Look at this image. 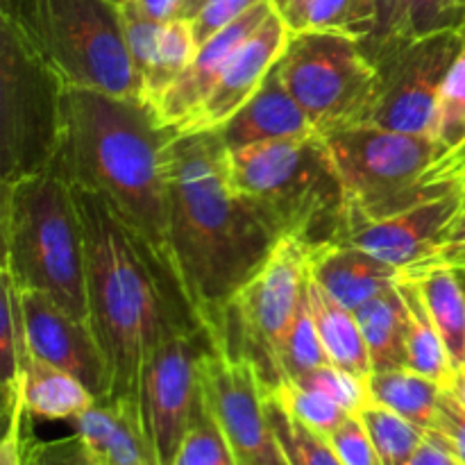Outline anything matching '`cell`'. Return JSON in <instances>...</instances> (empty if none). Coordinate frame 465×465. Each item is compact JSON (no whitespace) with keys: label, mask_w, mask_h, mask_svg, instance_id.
<instances>
[{"label":"cell","mask_w":465,"mask_h":465,"mask_svg":"<svg viewBox=\"0 0 465 465\" xmlns=\"http://www.w3.org/2000/svg\"><path fill=\"white\" fill-rule=\"evenodd\" d=\"M73 193L84 232L89 322L107 359L109 400L139 411L141 372L150 354L207 321L171 257L118 221L94 193Z\"/></svg>","instance_id":"obj_1"},{"label":"cell","mask_w":465,"mask_h":465,"mask_svg":"<svg viewBox=\"0 0 465 465\" xmlns=\"http://www.w3.org/2000/svg\"><path fill=\"white\" fill-rule=\"evenodd\" d=\"M168 243L191 302L216 325L236 291L263 266L277 236L236 193L218 132L168 145Z\"/></svg>","instance_id":"obj_2"},{"label":"cell","mask_w":465,"mask_h":465,"mask_svg":"<svg viewBox=\"0 0 465 465\" xmlns=\"http://www.w3.org/2000/svg\"><path fill=\"white\" fill-rule=\"evenodd\" d=\"M175 134L143 100L66 89L50 171L103 200L118 221L173 259L166 163Z\"/></svg>","instance_id":"obj_3"},{"label":"cell","mask_w":465,"mask_h":465,"mask_svg":"<svg viewBox=\"0 0 465 465\" xmlns=\"http://www.w3.org/2000/svg\"><path fill=\"white\" fill-rule=\"evenodd\" d=\"M3 268L18 291H39L71 316L89 321L80 209L53 171L0 182Z\"/></svg>","instance_id":"obj_4"},{"label":"cell","mask_w":465,"mask_h":465,"mask_svg":"<svg viewBox=\"0 0 465 465\" xmlns=\"http://www.w3.org/2000/svg\"><path fill=\"white\" fill-rule=\"evenodd\" d=\"M227 173L277 239L298 236L318 245L339 234L345 193L325 136L227 150Z\"/></svg>","instance_id":"obj_5"},{"label":"cell","mask_w":465,"mask_h":465,"mask_svg":"<svg viewBox=\"0 0 465 465\" xmlns=\"http://www.w3.org/2000/svg\"><path fill=\"white\" fill-rule=\"evenodd\" d=\"M0 21L14 27L66 89L141 100L121 5L112 0H0Z\"/></svg>","instance_id":"obj_6"},{"label":"cell","mask_w":465,"mask_h":465,"mask_svg":"<svg viewBox=\"0 0 465 465\" xmlns=\"http://www.w3.org/2000/svg\"><path fill=\"white\" fill-rule=\"evenodd\" d=\"M312 243L282 236L263 266L241 286L212 327L218 348L248 361L263 391L284 381L282 350L309 282Z\"/></svg>","instance_id":"obj_7"},{"label":"cell","mask_w":465,"mask_h":465,"mask_svg":"<svg viewBox=\"0 0 465 465\" xmlns=\"http://www.w3.org/2000/svg\"><path fill=\"white\" fill-rule=\"evenodd\" d=\"M331 163L345 193V207L368 218L389 216L459 180H430L439 163V145L430 134L357 125L325 136Z\"/></svg>","instance_id":"obj_8"},{"label":"cell","mask_w":465,"mask_h":465,"mask_svg":"<svg viewBox=\"0 0 465 465\" xmlns=\"http://www.w3.org/2000/svg\"><path fill=\"white\" fill-rule=\"evenodd\" d=\"M277 71L321 136L366 125L371 118L380 77L354 36L291 32Z\"/></svg>","instance_id":"obj_9"},{"label":"cell","mask_w":465,"mask_h":465,"mask_svg":"<svg viewBox=\"0 0 465 465\" xmlns=\"http://www.w3.org/2000/svg\"><path fill=\"white\" fill-rule=\"evenodd\" d=\"M66 86L0 21V182L53 168Z\"/></svg>","instance_id":"obj_10"},{"label":"cell","mask_w":465,"mask_h":465,"mask_svg":"<svg viewBox=\"0 0 465 465\" xmlns=\"http://www.w3.org/2000/svg\"><path fill=\"white\" fill-rule=\"evenodd\" d=\"M216 348L212 327L163 341L141 372L139 418L154 465H173L182 440L204 407L203 361Z\"/></svg>","instance_id":"obj_11"},{"label":"cell","mask_w":465,"mask_h":465,"mask_svg":"<svg viewBox=\"0 0 465 465\" xmlns=\"http://www.w3.org/2000/svg\"><path fill=\"white\" fill-rule=\"evenodd\" d=\"M463 44L465 32L445 30L372 50L368 57L375 62L380 84L366 125L431 136L440 89Z\"/></svg>","instance_id":"obj_12"},{"label":"cell","mask_w":465,"mask_h":465,"mask_svg":"<svg viewBox=\"0 0 465 465\" xmlns=\"http://www.w3.org/2000/svg\"><path fill=\"white\" fill-rule=\"evenodd\" d=\"M203 395L239 465H289L266 411V393L248 361L216 348L203 361Z\"/></svg>","instance_id":"obj_13"},{"label":"cell","mask_w":465,"mask_h":465,"mask_svg":"<svg viewBox=\"0 0 465 465\" xmlns=\"http://www.w3.org/2000/svg\"><path fill=\"white\" fill-rule=\"evenodd\" d=\"M463 191L465 175H459L443 193L389 216L368 218L345 207L339 234L330 243L354 245L404 272L443 245L445 232L463 200Z\"/></svg>","instance_id":"obj_14"},{"label":"cell","mask_w":465,"mask_h":465,"mask_svg":"<svg viewBox=\"0 0 465 465\" xmlns=\"http://www.w3.org/2000/svg\"><path fill=\"white\" fill-rule=\"evenodd\" d=\"M27 348L41 361L71 372L104 402L112 393L107 359L89 321L71 316L39 291H21Z\"/></svg>","instance_id":"obj_15"},{"label":"cell","mask_w":465,"mask_h":465,"mask_svg":"<svg viewBox=\"0 0 465 465\" xmlns=\"http://www.w3.org/2000/svg\"><path fill=\"white\" fill-rule=\"evenodd\" d=\"M291 30L277 12H272L243 44L218 75L204 103L177 130V134L216 132L262 89L268 73L277 66L289 44Z\"/></svg>","instance_id":"obj_16"},{"label":"cell","mask_w":465,"mask_h":465,"mask_svg":"<svg viewBox=\"0 0 465 465\" xmlns=\"http://www.w3.org/2000/svg\"><path fill=\"white\" fill-rule=\"evenodd\" d=\"M275 12L271 0H263L257 7L250 9L248 14L234 21L232 25H227L225 30H221L218 35H213L212 39L204 41L203 45H198V53H195L193 62L184 68V71L177 75V80L154 100L153 109L157 114V118L162 121V125L173 127V130H180L186 121L195 114V109L204 103V98L209 95L212 86L216 84L218 75L225 68V64L230 62L232 54L236 53L241 44L266 21L271 14Z\"/></svg>","instance_id":"obj_17"},{"label":"cell","mask_w":465,"mask_h":465,"mask_svg":"<svg viewBox=\"0 0 465 465\" xmlns=\"http://www.w3.org/2000/svg\"><path fill=\"white\" fill-rule=\"evenodd\" d=\"M216 132L227 150L318 134L312 118L284 86L277 66L268 73L262 89Z\"/></svg>","instance_id":"obj_18"},{"label":"cell","mask_w":465,"mask_h":465,"mask_svg":"<svg viewBox=\"0 0 465 465\" xmlns=\"http://www.w3.org/2000/svg\"><path fill=\"white\" fill-rule=\"evenodd\" d=\"M309 275L350 312H357L377 295L395 289L402 280V271L345 243L313 245Z\"/></svg>","instance_id":"obj_19"},{"label":"cell","mask_w":465,"mask_h":465,"mask_svg":"<svg viewBox=\"0 0 465 465\" xmlns=\"http://www.w3.org/2000/svg\"><path fill=\"white\" fill-rule=\"evenodd\" d=\"M73 425L103 465H154L139 411L127 404L94 402Z\"/></svg>","instance_id":"obj_20"},{"label":"cell","mask_w":465,"mask_h":465,"mask_svg":"<svg viewBox=\"0 0 465 465\" xmlns=\"http://www.w3.org/2000/svg\"><path fill=\"white\" fill-rule=\"evenodd\" d=\"M307 302L330 363L368 380L372 366L354 312L336 302L318 282L312 280V275L307 282Z\"/></svg>","instance_id":"obj_21"},{"label":"cell","mask_w":465,"mask_h":465,"mask_svg":"<svg viewBox=\"0 0 465 465\" xmlns=\"http://www.w3.org/2000/svg\"><path fill=\"white\" fill-rule=\"evenodd\" d=\"M23 402L32 418L73 422L95 398L71 372L41 361L27 350L23 361Z\"/></svg>","instance_id":"obj_22"},{"label":"cell","mask_w":465,"mask_h":465,"mask_svg":"<svg viewBox=\"0 0 465 465\" xmlns=\"http://www.w3.org/2000/svg\"><path fill=\"white\" fill-rule=\"evenodd\" d=\"M402 275L420 289L454 371L465 366V289L459 272L448 266H416Z\"/></svg>","instance_id":"obj_23"},{"label":"cell","mask_w":465,"mask_h":465,"mask_svg":"<svg viewBox=\"0 0 465 465\" xmlns=\"http://www.w3.org/2000/svg\"><path fill=\"white\" fill-rule=\"evenodd\" d=\"M354 316L366 341L372 372L409 368V309L400 286L377 295L375 300L357 309Z\"/></svg>","instance_id":"obj_24"},{"label":"cell","mask_w":465,"mask_h":465,"mask_svg":"<svg viewBox=\"0 0 465 465\" xmlns=\"http://www.w3.org/2000/svg\"><path fill=\"white\" fill-rule=\"evenodd\" d=\"M371 398L425 431L434 430L445 389L439 381L413 372L411 368L372 372L368 377Z\"/></svg>","instance_id":"obj_25"},{"label":"cell","mask_w":465,"mask_h":465,"mask_svg":"<svg viewBox=\"0 0 465 465\" xmlns=\"http://www.w3.org/2000/svg\"><path fill=\"white\" fill-rule=\"evenodd\" d=\"M400 293L404 295V302L409 309V330H407V352H409V368L413 372L430 380L439 381L440 386L450 384L454 366L450 361L448 348L431 321L427 304L422 300L420 289L413 280L402 275L400 280Z\"/></svg>","instance_id":"obj_26"},{"label":"cell","mask_w":465,"mask_h":465,"mask_svg":"<svg viewBox=\"0 0 465 465\" xmlns=\"http://www.w3.org/2000/svg\"><path fill=\"white\" fill-rule=\"evenodd\" d=\"M25 321L21 291L12 277L0 271V377H3V409L12 407L23 395V361L27 357Z\"/></svg>","instance_id":"obj_27"},{"label":"cell","mask_w":465,"mask_h":465,"mask_svg":"<svg viewBox=\"0 0 465 465\" xmlns=\"http://www.w3.org/2000/svg\"><path fill=\"white\" fill-rule=\"evenodd\" d=\"M195 53H198V41H195L191 21L177 18V21L163 23L154 62L150 66L148 75L141 82V100L148 107H153L154 100L193 62Z\"/></svg>","instance_id":"obj_28"},{"label":"cell","mask_w":465,"mask_h":465,"mask_svg":"<svg viewBox=\"0 0 465 465\" xmlns=\"http://www.w3.org/2000/svg\"><path fill=\"white\" fill-rule=\"evenodd\" d=\"M289 30L341 32L363 44L375 32V12L371 0H309Z\"/></svg>","instance_id":"obj_29"},{"label":"cell","mask_w":465,"mask_h":465,"mask_svg":"<svg viewBox=\"0 0 465 465\" xmlns=\"http://www.w3.org/2000/svg\"><path fill=\"white\" fill-rule=\"evenodd\" d=\"M357 416L366 425L384 465H407L427 436L422 427L413 425L407 418L381 407L375 400H371Z\"/></svg>","instance_id":"obj_30"},{"label":"cell","mask_w":465,"mask_h":465,"mask_svg":"<svg viewBox=\"0 0 465 465\" xmlns=\"http://www.w3.org/2000/svg\"><path fill=\"white\" fill-rule=\"evenodd\" d=\"M431 139L439 145V163L457 154L465 145V44L440 89Z\"/></svg>","instance_id":"obj_31"},{"label":"cell","mask_w":465,"mask_h":465,"mask_svg":"<svg viewBox=\"0 0 465 465\" xmlns=\"http://www.w3.org/2000/svg\"><path fill=\"white\" fill-rule=\"evenodd\" d=\"M266 411L289 465H343L322 434L300 422L275 398L266 395Z\"/></svg>","instance_id":"obj_32"},{"label":"cell","mask_w":465,"mask_h":465,"mask_svg":"<svg viewBox=\"0 0 465 465\" xmlns=\"http://www.w3.org/2000/svg\"><path fill=\"white\" fill-rule=\"evenodd\" d=\"M445 30L465 32L459 14V0H400L393 32L384 44L420 39Z\"/></svg>","instance_id":"obj_33"},{"label":"cell","mask_w":465,"mask_h":465,"mask_svg":"<svg viewBox=\"0 0 465 465\" xmlns=\"http://www.w3.org/2000/svg\"><path fill=\"white\" fill-rule=\"evenodd\" d=\"M266 395L275 398L282 407L289 413H293L300 422L312 427L313 431L327 436L350 416L341 404L330 400L327 395L318 393V391L307 389V386L298 384V381H282L277 389L263 391Z\"/></svg>","instance_id":"obj_34"},{"label":"cell","mask_w":465,"mask_h":465,"mask_svg":"<svg viewBox=\"0 0 465 465\" xmlns=\"http://www.w3.org/2000/svg\"><path fill=\"white\" fill-rule=\"evenodd\" d=\"M330 363L325 348H322L321 334L313 322L312 312H309L307 291H304V300L300 304V312L295 316L293 327H291L289 336H286L284 350H282V371H284L286 380H302L307 372L316 371V368Z\"/></svg>","instance_id":"obj_35"},{"label":"cell","mask_w":465,"mask_h":465,"mask_svg":"<svg viewBox=\"0 0 465 465\" xmlns=\"http://www.w3.org/2000/svg\"><path fill=\"white\" fill-rule=\"evenodd\" d=\"M173 465H239L207 404L182 440Z\"/></svg>","instance_id":"obj_36"},{"label":"cell","mask_w":465,"mask_h":465,"mask_svg":"<svg viewBox=\"0 0 465 465\" xmlns=\"http://www.w3.org/2000/svg\"><path fill=\"white\" fill-rule=\"evenodd\" d=\"M298 384L327 395L336 404H341L348 413H359L372 400L371 391H368V380L350 371H343V368L334 366V363H325V366L307 372L302 380H298Z\"/></svg>","instance_id":"obj_37"},{"label":"cell","mask_w":465,"mask_h":465,"mask_svg":"<svg viewBox=\"0 0 465 465\" xmlns=\"http://www.w3.org/2000/svg\"><path fill=\"white\" fill-rule=\"evenodd\" d=\"M123 23H125V39L127 50H130L132 64H134L136 77H139V86L143 77L148 75L150 66L157 54L159 35H162L163 23H154L136 7L134 0L123 5Z\"/></svg>","instance_id":"obj_38"},{"label":"cell","mask_w":465,"mask_h":465,"mask_svg":"<svg viewBox=\"0 0 465 465\" xmlns=\"http://www.w3.org/2000/svg\"><path fill=\"white\" fill-rule=\"evenodd\" d=\"M330 445L343 465H384L366 425L357 413H350L330 436Z\"/></svg>","instance_id":"obj_39"},{"label":"cell","mask_w":465,"mask_h":465,"mask_svg":"<svg viewBox=\"0 0 465 465\" xmlns=\"http://www.w3.org/2000/svg\"><path fill=\"white\" fill-rule=\"evenodd\" d=\"M27 465H103L77 434L57 440L27 439Z\"/></svg>","instance_id":"obj_40"},{"label":"cell","mask_w":465,"mask_h":465,"mask_svg":"<svg viewBox=\"0 0 465 465\" xmlns=\"http://www.w3.org/2000/svg\"><path fill=\"white\" fill-rule=\"evenodd\" d=\"M30 413L23 395L3 409V440H0V465H27V439H30Z\"/></svg>","instance_id":"obj_41"},{"label":"cell","mask_w":465,"mask_h":465,"mask_svg":"<svg viewBox=\"0 0 465 465\" xmlns=\"http://www.w3.org/2000/svg\"><path fill=\"white\" fill-rule=\"evenodd\" d=\"M259 3H263V0H207L204 7L191 18V27H193L198 45H203L204 41H209L234 21H239L243 14L257 7Z\"/></svg>","instance_id":"obj_42"},{"label":"cell","mask_w":465,"mask_h":465,"mask_svg":"<svg viewBox=\"0 0 465 465\" xmlns=\"http://www.w3.org/2000/svg\"><path fill=\"white\" fill-rule=\"evenodd\" d=\"M407 465H465L434 431H427L425 440H422L420 448L416 450V454L411 457V461Z\"/></svg>","instance_id":"obj_43"},{"label":"cell","mask_w":465,"mask_h":465,"mask_svg":"<svg viewBox=\"0 0 465 465\" xmlns=\"http://www.w3.org/2000/svg\"><path fill=\"white\" fill-rule=\"evenodd\" d=\"M372 12H375V32L368 41H363V50L372 53L375 48H380L386 39L393 32L395 14H398L400 0H371Z\"/></svg>","instance_id":"obj_44"},{"label":"cell","mask_w":465,"mask_h":465,"mask_svg":"<svg viewBox=\"0 0 465 465\" xmlns=\"http://www.w3.org/2000/svg\"><path fill=\"white\" fill-rule=\"evenodd\" d=\"M134 3L154 23L177 21L184 9V0H134Z\"/></svg>","instance_id":"obj_45"},{"label":"cell","mask_w":465,"mask_h":465,"mask_svg":"<svg viewBox=\"0 0 465 465\" xmlns=\"http://www.w3.org/2000/svg\"><path fill=\"white\" fill-rule=\"evenodd\" d=\"M461 175H465V173H461ZM457 248H465V191H463L461 204H459L457 213H454L452 223H450L448 232H445L443 245H440L436 252H445V250H457Z\"/></svg>","instance_id":"obj_46"},{"label":"cell","mask_w":465,"mask_h":465,"mask_svg":"<svg viewBox=\"0 0 465 465\" xmlns=\"http://www.w3.org/2000/svg\"><path fill=\"white\" fill-rule=\"evenodd\" d=\"M416 266H448V268H454V271H461V268H465V248L436 252V254H431V257L422 259V262L413 263L411 268H416Z\"/></svg>","instance_id":"obj_47"},{"label":"cell","mask_w":465,"mask_h":465,"mask_svg":"<svg viewBox=\"0 0 465 465\" xmlns=\"http://www.w3.org/2000/svg\"><path fill=\"white\" fill-rule=\"evenodd\" d=\"M465 173V145L459 150L457 154H452L450 159L440 162L434 171L430 173V180H443V177H457Z\"/></svg>","instance_id":"obj_48"},{"label":"cell","mask_w":465,"mask_h":465,"mask_svg":"<svg viewBox=\"0 0 465 465\" xmlns=\"http://www.w3.org/2000/svg\"><path fill=\"white\" fill-rule=\"evenodd\" d=\"M271 3L272 7H275V12L282 16V21L286 23V27H291V23H293L295 16L302 12V7L309 0H271Z\"/></svg>","instance_id":"obj_49"},{"label":"cell","mask_w":465,"mask_h":465,"mask_svg":"<svg viewBox=\"0 0 465 465\" xmlns=\"http://www.w3.org/2000/svg\"><path fill=\"white\" fill-rule=\"evenodd\" d=\"M445 391H448V393L452 395V398L465 409V366L457 368V371L452 372V377H450V384L445 386Z\"/></svg>","instance_id":"obj_50"},{"label":"cell","mask_w":465,"mask_h":465,"mask_svg":"<svg viewBox=\"0 0 465 465\" xmlns=\"http://www.w3.org/2000/svg\"><path fill=\"white\" fill-rule=\"evenodd\" d=\"M204 3H207V0H184V9H182V18H186V21H191V18H193L195 14H198L200 9L204 7Z\"/></svg>","instance_id":"obj_51"},{"label":"cell","mask_w":465,"mask_h":465,"mask_svg":"<svg viewBox=\"0 0 465 465\" xmlns=\"http://www.w3.org/2000/svg\"><path fill=\"white\" fill-rule=\"evenodd\" d=\"M459 14H461V23L465 30V0H459Z\"/></svg>","instance_id":"obj_52"},{"label":"cell","mask_w":465,"mask_h":465,"mask_svg":"<svg viewBox=\"0 0 465 465\" xmlns=\"http://www.w3.org/2000/svg\"><path fill=\"white\" fill-rule=\"evenodd\" d=\"M454 271V268H452ZM459 272V277H461V284H463V289H465V268H461V271H457Z\"/></svg>","instance_id":"obj_53"},{"label":"cell","mask_w":465,"mask_h":465,"mask_svg":"<svg viewBox=\"0 0 465 465\" xmlns=\"http://www.w3.org/2000/svg\"><path fill=\"white\" fill-rule=\"evenodd\" d=\"M112 3H116V5H121V7H123V5H125V3H130V0H112Z\"/></svg>","instance_id":"obj_54"}]
</instances>
